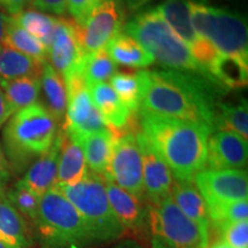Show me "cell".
<instances>
[{"label": "cell", "instance_id": "obj_9", "mask_svg": "<svg viewBox=\"0 0 248 248\" xmlns=\"http://www.w3.org/2000/svg\"><path fill=\"white\" fill-rule=\"evenodd\" d=\"M67 88V109L62 131L74 139L107 130L100 111L93 104L83 66L63 77Z\"/></svg>", "mask_w": 248, "mask_h": 248}, {"label": "cell", "instance_id": "obj_1", "mask_svg": "<svg viewBox=\"0 0 248 248\" xmlns=\"http://www.w3.org/2000/svg\"><path fill=\"white\" fill-rule=\"evenodd\" d=\"M139 110L164 117L191 121L215 131L216 101L206 78L177 70H140Z\"/></svg>", "mask_w": 248, "mask_h": 248}, {"label": "cell", "instance_id": "obj_25", "mask_svg": "<svg viewBox=\"0 0 248 248\" xmlns=\"http://www.w3.org/2000/svg\"><path fill=\"white\" fill-rule=\"evenodd\" d=\"M106 49L115 63L126 67L145 68L154 62L153 58L137 40L122 31L108 43Z\"/></svg>", "mask_w": 248, "mask_h": 248}, {"label": "cell", "instance_id": "obj_44", "mask_svg": "<svg viewBox=\"0 0 248 248\" xmlns=\"http://www.w3.org/2000/svg\"><path fill=\"white\" fill-rule=\"evenodd\" d=\"M110 248H141L137 243L132 240H124L121 241V243L116 244L115 246L110 247Z\"/></svg>", "mask_w": 248, "mask_h": 248}, {"label": "cell", "instance_id": "obj_29", "mask_svg": "<svg viewBox=\"0 0 248 248\" xmlns=\"http://www.w3.org/2000/svg\"><path fill=\"white\" fill-rule=\"evenodd\" d=\"M4 46L26 54L42 63H46L48 59V49L38 39L18 26L12 16H9L6 27Z\"/></svg>", "mask_w": 248, "mask_h": 248}, {"label": "cell", "instance_id": "obj_17", "mask_svg": "<svg viewBox=\"0 0 248 248\" xmlns=\"http://www.w3.org/2000/svg\"><path fill=\"white\" fill-rule=\"evenodd\" d=\"M247 159V139L230 131H214L209 136L206 168L244 169Z\"/></svg>", "mask_w": 248, "mask_h": 248}, {"label": "cell", "instance_id": "obj_6", "mask_svg": "<svg viewBox=\"0 0 248 248\" xmlns=\"http://www.w3.org/2000/svg\"><path fill=\"white\" fill-rule=\"evenodd\" d=\"M35 224L45 248L95 247L82 215L57 187L40 197Z\"/></svg>", "mask_w": 248, "mask_h": 248}, {"label": "cell", "instance_id": "obj_36", "mask_svg": "<svg viewBox=\"0 0 248 248\" xmlns=\"http://www.w3.org/2000/svg\"><path fill=\"white\" fill-rule=\"evenodd\" d=\"M222 240L232 248H248V221H239L222 226L218 230Z\"/></svg>", "mask_w": 248, "mask_h": 248}, {"label": "cell", "instance_id": "obj_11", "mask_svg": "<svg viewBox=\"0 0 248 248\" xmlns=\"http://www.w3.org/2000/svg\"><path fill=\"white\" fill-rule=\"evenodd\" d=\"M123 13L116 0H108L95 6L84 22L75 24L76 36L85 54L106 47L122 30Z\"/></svg>", "mask_w": 248, "mask_h": 248}, {"label": "cell", "instance_id": "obj_42", "mask_svg": "<svg viewBox=\"0 0 248 248\" xmlns=\"http://www.w3.org/2000/svg\"><path fill=\"white\" fill-rule=\"evenodd\" d=\"M8 18L9 16H7L5 13H2V12L0 11V47L4 46V38H5L6 27H7V23H8Z\"/></svg>", "mask_w": 248, "mask_h": 248}, {"label": "cell", "instance_id": "obj_18", "mask_svg": "<svg viewBox=\"0 0 248 248\" xmlns=\"http://www.w3.org/2000/svg\"><path fill=\"white\" fill-rule=\"evenodd\" d=\"M110 207L125 230L140 231L147 223L148 206H144L140 198L123 190L115 183L105 179Z\"/></svg>", "mask_w": 248, "mask_h": 248}, {"label": "cell", "instance_id": "obj_12", "mask_svg": "<svg viewBox=\"0 0 248 248\" xmlns=\"http://www.w3.org/2000/svg\"><path fill=\"white\" fill-rule=\"evenodd\" d=\"M190 1L191 0H164L156 9L173 32L188 46L195 61L206 73L207 67L219 53L208 40L201 38L194 31L190 17Z\"/></svg>", "mask_w": 248, "mask_h": 248}, {"label": "cell", "instance_id": "obj_20", "mask_svg": "<svg viewBox=\"0 0 248 248\" xmlns=\"http://www.w3.org/2000/svg\"><path fill=\"white\" fill-rule=\"evenodd\" d=\"M60 135L61 145L55 185H76L88 173V164L78 142L66 132L61 131Z\"/></svg>", "mask_w": 248, "mask_h": 248}, {"label": "cell", "instance_id": "obj_38", "mask_svg": "<svg viewBox=\"0 0 248 248\" xmlns=\"http://www.w3.org/2000/svg\"><path fill=\"white\" fill-rule=\"evenodd\" d=\"M33 7L42 12L63 15L67 12V0H30Z\"/></svg>", "mask_w": 248, "mask_h": 248}, {"label": "cell", "instance_id": "obj_26", "mask_svg": "<svg viewBox=\"0 0 248 248\" xmlns=\"http://www.w3.org/2000/svg\"><path fill=\"white\" fill-rule=\"evenodd\" d=\"M0 237L20 248L29 245L26 219L9 202L4 188H0Z\"/></svg>", "mask_w": 248, "mask_h": 248}, {"label": "cell", "instance_id": "obj_4", "mask_svg": "<svg viewBox=\"0 0 248 248\" xmlns=\"http://www.w3.org/2000/svg\"><path fill=\"white\" fill-rule=\"evenodd\" d=\"M124 32L137 40L154 61L171 69L190 71L208 79L188 46L173 32L156 8L147 9L132 17L124 27Z\"/></svg>", "mask_w": 248, "mask_h": 248}, {"label": "cell", "instance_id": "obj_23", "mask_svg": "<svg viewBox=\"0 0 248 248\" xmlns=\"http://www.w3.org/2000/svg\"><path fill=\"white\" fill-rule=\"evenodd\" d=\"M209 79L228 89H244L248 83V62L219 53L207 67Z\"/></svg>", "mask_w": 248, "mask_h": 248}, {"label": "cell", "instance_id": "obj_27", "mask_svg": "<svg viewBox=\"0 0 248 248\" xmlns=\"http://www.w3.org/2000/svg\"><path fill=\"white\" fill-rule=\"evenodd\" d=\"M0 88L4 92L12 111L23 109L36 104L40 93V77L26 76L20 78L0 80Z\"/></svg>", "mask_w": 248, "mask_h": 248}, {"label": "cell", "instance_id": "obj_15", "mask_svg": "<svg viewBox=\"0 0 248 248\" xmlns=\"http://www.w3.org/2000/svg\"><path fill=\"white\" fill-rule=\"evenodd\" d=\"M142 157V179L144 192L151 204L160 202L164 198L169 197L173 183L171 170L159 154L151 146L150 141L142 131L136 133Z\"/></svg>", "mask_w": 248, "mask_h": 248}, {"label": "cell", "instance_id": "obj_22", "mask_svg": "<svg viewBox=\"0 0 248 248\" xmlns=\"http://www.w3.org/2000/svg\"><path fill=\"white\" fill-rule=\"evenodd\" d=\"M75 140L82 148L86 164L91 171L105 177L109 164L114 141H115V138L109 130L93 132Z\"/></svg>", "mask_w": 248, "mask_h": 248}, {"label": "cell", "instance_id": "obj_43", "mask_svg": "<svg viewBox=\"0 0 248 248\" xmlns=\"http://www.w3.org/2000/svg\"><path fill=\"white\" fill-rule=\"evenodd\" d=\"M151 0H125L126 6H128L130 11H137V9L141 8L142 6H145Z\"/></svg>", "mask_w": 248, "mask_h": 248}, {"label": "cell", "instance_id": "obj_5", "mask_svg": "<svg viewBox=\"0 0 248 248\" xmlns=\"http://www.w3.org/2000/svg\"><path fill=\"white\" fill-rule=\"evenodd\" d=\"M82 215L94 246L109 245L125 233L111 209L105 185V178L89 170L76 185H55Z\"/></svg>", "mask_w": 248, "mask_h": 248}, {"label": "cell", "instance_id": "obj_10", "mask_svg": "<svg viewBox=\"0 0 248 248\" xmlns=\"http://www.w3.org/2000/svg\"><path fill=\"white\" fill-rule=\"evenodd\" d=\"M136 133H129L115 139L107 173L104 178L141 199L145 195L142 157Z\"/></svg>", "mask_w": 248, "mask_h": 248}, {"label": "cell", "instance_id": "obj_14", "mask_svg": "<svg viewBox=\"0 0 248 248\" xmlns=\"http://www.w3.org/2000/svg\"><path fill=\"white\" fill-rule=\"evenodd\" d=\"M89 92L93 104L100 111L107 129L114 138H120L141 130L140 123L137 122V117H133V113L121 101L109 84L98 83L91 85L89 86Z\"/></svg>", "mask_w": 248, "mask_h": 248}, {"label": "cell", "instance_id": "obj_7", "mask_svg": "<svg viewBox=\"0 0 248 248\" xmlns=\"http://www.w3.org/2000/svg\"><path fill=\"white\" fill-rule=\"evenodd\" d=\"M192 27L218 53L248 62V28L246 17L226 8L213 7L201 0L190 1Z\"/></svg>", "mask_w": 248, "mask_h": 248}, {"label": "cell", "instance_id": "obj_3", "mask_svg": "<svg viewBox=\"0 0 248 248\" xmlns=\"http://www.w3.org/2000/svg\"><path fill=\"white\" fill-rule=\"evenodd\" d=\"M57 121L39 102L16 111L2 132L5 156L17 170L26 168L51 147L57 137Z\"/></svg>", "mask_w": 248, "mask_h": 248}, {"label": "cell", "instance_id": "obj_37", "mask_svg": "<svg viewBox=\"0 0 248 248\" xmlns=\"http://www.w3.org/2000/svg\"><path fill=\"white\" fill-rule=\"evenodd\" d=\"M95 6V0H67V11L73 16L75 24L84 22Z\"/></svg>", "mask_w": 248, "mask_h": 248}, {"label": "cell", "instance_id": "obj_30", "mask_svg": "<svg viewBox=\"0 0 248 248\" xmlns=\"http://www.w3.org/2000/svg\"><path fill=\"white\" fill-rule=\"evenodd\" d=\"M12 17L18 26L22 27L31 36L38 39L46 48H49L53 42L58 17L51 16V15L44 14L38 11H32V9L22 11Z\"/></svg>", "mask_w": 248, "mask_h": 248}, {"label": "cell", "instance_id": "obj_21", "mask_svg": "<svg viewBox=\"0 0 248 248\" xmlns=\"http://www.w3.org/2000/svg\"><path fill=\"white\" fill-rule=\"evenodd\" d=\"M170 197L188 218L209 229L208 207L193 181L173 179Z\"/></svg>", "mask_w": 248, "mask_h": 248}, {"label": "cell", "instance_id": "obj_33", "mask_svg": "<svg viewBox=\"0 0 248 248\" xmlns=\"http://www.w3.org/2000/svg\"><path fill=\"white\" fill-rule=\"evenodd\" d=\"M110 86L119 95L121 101L131 113H137L140 108L141 79L138 73H116L109 79Z\"/></svg>", "mask_w": 248, "mask_h": 248}, {"label": "cell", "instance_id": "obj_31", "mask_svg": "<svg viewBox=\"0 0 248 248\" xmlns=\"http://www.w3.org/2000/svg\"><path fill=\"white\" fill-rule=\"evenodd\" d=\"M230 131L248 138V105L247 100L239 104H222L217 106L215 117V131Z\"/></svg>", "mask_w": 248, "mask_h": 248}, {"label": "cell", "instance_id": "obj_2", "mask_svg": "<svg viewBox=\"0 0 248 248\" xmlns=\"http://www.w3.org/2000/svg\"><path fill=\"white\" fill-rule=\"evenodd\" d=\"M140 128L176 181H193L206 168L208 139L214 132L208 125L140 110Z\"/></svg>", "mask_w": 248, "mask_h": 248}, {"label": "cell", "instance_id": "obj_47", "mask_svg": "<svg viewBox=\"0 0 248 248\" xmlns=\"http://www.w3.org/2000/svg\"><path fill=\"white\" fill-rule=\"evenodd\" d=\"M105 1H108V0H95V2H97V6L99 4H101V2H105Z\"/></svg>", "mask_w": 248, "mask_h": 248}, {"label": "cell", "instance_id": "obj_41", "mask_svg": "<svg viewBox=\"0 0 248 248\" xmlns=\"http://www.w3.org/2000/svg\"><path fill=\"white\" fill-rule=\"evenodd\" d=\"M9 177V166L6 159L4 150H2L1 144H0V188H4L6 182Z\"/></svg>", "mask_w": 248, "mask_h": 248}, {"label": "cell", "instance_id": "obj_45", "mask_svg": "<svg viewBox=\"0 0 248 248\" xmlns=\"http://www.w3.org/2000/svg\"><path fill=\"white\" fill-rule=\"evenodd\" d=\"M0 248H20V247L16 246V245L11 244L9 241L4 239L2 237H0Z\"/></svg>", "mask_w": 248, "mask_h": 248}, {"label": "cell", "instance_id": "obj_28", "mask_svg": "<svg viewBox=\"0 0 248 248\" xmlns=\"http://www.w3.org/2000/svg\"><path fill=\"white\" fill-rule=\"evenodd\" d=\"M45 63L6 46L0 47V80L26 76L40 77Z\"/></svg>", "mask_w": 248, "mask_h": 248}, {"label": "cell", "instance_id": "obj_34", "mask_svg": "<svg viewBox=\"0 0 248 248\" xmlns=\"http://www.w3.org/2000/svg\"><path fill=\"white\" fill-rule=\"evenodd\" d=\"M208 207L209 223L214 229L219 230L222 226L230 223L246 221L248 218V201H232V202H214Z\"/></svg>", "mask_w": 248, "mask_h": 248}, {"label": "cell", "instance_id": "obj_35", "mask_svg": "<svg viewBox=\"0 0 248 248\" xmlns=\"http://www.w3.org/2000/svg\"><path fill=\"white\" fill-rule=\"evenodd\" d=\"M5 193L9 202L13 204L14 208L21 215L36 223L37 217H38L40 201L38 195L30 191L26 185L21 183V181L17 182L11 190L5 192Z\"/></svg>", "mask_w": 248, "mask_h": 248}, {"label": "cell", "instance_id": "obj_39", "mask_svg": "<svg viewBox=\"0 0 248 248\" xmlns=\"http://www.w3.org/2000/svg\"><path fill=\"white\" fill-rule=\"evenodd\" d=\"M30 0H0V9H4L11 16L24 11Z\"/></svg>", "mask_w": 248, "mask_h": 248}, {"label": "cell", "instance_id": "obj_19", "mask_svg": "<svg viewBox=\"0 0 248 248\" xmlns=\"http://www.w3.org/2000/svg\"><path fill=\"white\" fill-rule=\"evenodd\" d=\"M61 135L57 133L51 147L33 161L21 183L40 198L57 184Z\"/></svg>", "mask_w": 248, "mask_h": 248}, {"label": "cell", "instance_id": "obj_24", "mask_svg": "<svg viewBox=\"0 0 248 248\" xmlns=\"http://www.w3.org/2000/svg\"><path fill=\"white\" fill-rule=\"evenodd\" d=\"M40 90H43L45 100V105L43 106L51 113L59 124L62 120H64L66 115L68 101L67 88L63 76L47 62L44 64L40 76Z\"/></svg>", "mask_w": 248, "mask_h": 248}, {"label": "cell", "instance_id": "obj_13", "mask_svg": "<svg viewBox=\"0 0 248 248\" xmlns=\"http://www.w3.org/2000/svg\"><path fill=\"white\" fill-rule=\"evenodd\" d=\"M193 183L207 204L248 198V177L244 169L204 168L194 176Z\"/></svg>", "mask_w": 248, "mask_h": 248}, {"label": "cell", "instance_id": "obj_40", "mask_svg": "<svg viewBox=\"0 0 248 248\" xmlns=\"http://www.w3.org/2000/svg\"><path fill=\"white\" fill-rule=\"evenodd\" d=\"M12 115H13V111H12L11 107H9L8 102L5 98L4 92H2L1 88H0V128L7 122Z\"/></svg>", "mask_w": 248, "mask_h": 248}, {"label": "cell", "instance_id": "obj_46", "mask_svg": "<svg viewBox=\"0 0 248 248\" xmlns=\"http://www.w3.org/2000/svg\"><path fill=\"white\" fill-rule=\"evenodd\" d=\"M210 248H232V247L229 246V245L226 244L225 241H223V240L221 239V240L215 241V243H214V244L212 245V247H210Z\"/></svg>", "mask_w": 248, "mask_h": 248}, {"label": "cell", "instance_id": "obj_16", "mask_svg": "<svg viewBox=\"0 0 248 248\" xmlns=\"http://www.w3.org/2000/svg\"><path fill=\"white\" fill-rule=\"evenodd\" d=\"M84 58L85 53L77 40L74 21L58 17L53 42L48 48L49 64L64 77L82 67Z\"/></svg>", "mask_w": 248, "mask_h": 248}, {"label": "cell", "instance_id": "obj_8", "mask_svg": "<svg viewBox=\"0 0 248 248\" xmlns=\"http://www.w3.org/2000/svg\"><path fill=\"white\" fill-rule=\"evenodd\" d=\"M147 223L153 248H207L209 229L188 218L171 197L148 204Z\"/></svg>", "mask_w": 248, "mask_h": 248}, {"label": "cell", "instance_id": "obj_32", "mask_svg": "<svg viewBox=\"0 0 248 248\" xmlns=\"http://www.w3.org/2000/svg\"><path fill=\"white\" fill-rule=\"evenodd\" d=\"M116 70V63L109 57L106 47L85 54L83 62V74L88 86L98 83H106L113 77Z\"/></svg>", "mask_w": 248, "mask_h": 248}]
</instances>
